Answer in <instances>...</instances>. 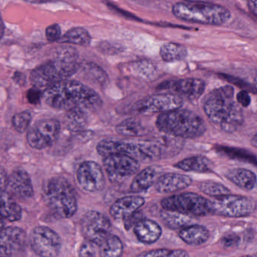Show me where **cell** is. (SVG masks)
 <instances>
[{"instance_id": "1", "label": "cell", "mask_w": 257, "mask_h": 257, "mask_svg": "<svg viewBox=\"0 0 257 257\" xmlns=\"http://www.w3.org/2000/svg\"><path fill=\"white\" fill-rule=\"evenodd\" d=\"M45 101L61 109H98L102 105L99 94L89 87L76 81L64 80L45 90Z\"/></svg>"}, {"instance_id": "2", "label": "cell", "mask_w": 257, "mask_h": 257, "mask_svg": "<svg viewBox=\"0 0 257 257\" xmlns=\"http://www.w3.org/2000/svg\"><path fill=\"white\" fill-rule=\"evenodd\" d=\"M234 94L231 85L221 87L209 94L204 105L209 120L227 133L235 132L243 121V110L234 100Z\"/></svg>"}, {"instance_id": "3", "label": "cell", "mask_w": 257, "mask_h": 257, "mask_svg": "<svg viewBox=\"0 0 257 257\" xmlns=\"http://www.w3.org/2000/svg\"><path fill=\"white\" fill-rule=\"evenodd\" d=\"M156 126L162 133L179 139L199 138L206 132L202 118L188 109H178L161 114L158 117Z\"/></svg>"}, {"instance_id": "4", "label": "cell", "mask_w": 257, "mask_h": 257, "mask_svg": "<svg viewBox=\"0 0 257 257\" xmlns=\"http://www.w3.org/2000/svg\"><path fill=\"white\" fill-rule=\"evenodd\" d=\"M97 151L103 157L121 154L132 158L138 162H153L163 158L159 139L143 142L105 139L97 144Z\"/></svg>"}, {"instance_id": "5", "label": "cell", "mask_w": 257, "mask_h": 257, "mask_svg": "<svg viewBox=\"0 0 257 257\" xmlns=\"http://www.w3.org/2000/svg\"><path fill=\"white\" fill-rule=\"evenodd\" d=\"M172 13L180 20L201 25H222L231 19L228 9L210 3H177L173 6Z\"/></svg>"}, {"instance_id": "6", "label": "cell", "mask_w": 257, "mask_h": 257, "mask_svg": "<svg viewBox=\"0 0 257 257\" xmlns=\"http://www.w3.org/2000/svg\"><path fill=\"white\" fill-rule=\"evenodd\" d=\"M76 55L61 56L36 68L31 73V80L34 86L45 90L74 74L78 70Z\"/></svg>"}, {"instance_id": "7", "label": "cell", "mask_w": 257, "mask_h": 257, "mask_svg": "<svg viewBox=\"0 0 257 257\" xmlns=\"http://www.w3.org/2000/svg\"><path fill=\"white\" fill-rule=\"evenodd\" d=\"M45 195L50 208L61 217H72L77 211L74 189L64 177H55L49 180Z\"/></svg>"}, {"instance_id": "8", "label": "cell", "mask_w": 257, "mask_h": 257, "mask_svg": "<svg viewBox=\"0 0 257 257\" xmlns=\"http://www.w3.org/2000/svg\"><path fill=\"white\" fill-rule=\"evenodd\" d=\"M161 205L167 211L176 212L189 217L211 213L210 201L194 192H184L164 198Z\"/></svg>"}, {"instance_id": "9", "label": "cell", "mask_w": 257, "mask_h": 257, "mask_svg": "<svg viewBox=\"0 0 257 257\" xmlns=\"http://www.w3.org/2000/svg\"><path fill=\"white\" fill-rule=\"evenodd\" d=\"M255 208V201L242 195H223L210 201V213L225 217H243Z\"/></svg>"}, {"instance_id": "10", "label": "cell", "mask_w": 257, "mask_h": 257, "mask_svg": "<svg viewBox=\"0 0 257 257\" xmlns=\"http://www.w3.org/2000/svg\"><path fill=\"white\" fill-rule=\"evenodd\" d=\"M34 252L41 257H58L61 250V239L58 233L46 226H37L30 235Z\"/></svg>"}, {"instance_id": "11", "label": "cell", "mask_w": 257, "mask_h": 257, "mask_svg": "<svg viewBox=\"0 0 257 257\" xmlns=\"http://www.w3.org/2000/svg\"><path fill=\"white\" fill-rule=\"evenodd\" d=\"M112 225L110 221L100 212H87L81 220V231L88 241L100 245L110 235Z\"/></svg>"}, {"instance_id": "12", "label": "cell", "mask_w": 257, "mask_h": 257, "mask_svg": "<svg viewBox=\"0 0 257 257\" xmlns=\"http://www.w3.org/2000/svg\"><path fill=\"white\" fill-rule=\"evenodd\" d=\"M61 126L53 118L40 120L36 123L28 133L27 139L32 148L42 150L52 145L60 134Z\"/></svg>"}, {"instance_id": "13", "label": "cell", "mask_w": 257, "mask_h": 257, "mask_svg": "<svg viewBox=\"0 0 257 257\" xmlns=\"http://www.w3.org/2000/svg\"><path fill=\"white\" fill-rule=\"evenodd\" d=\"M103 166L112 183L119 182L135 175L140 168L138 161L121 154H112L103 157Z\"/></svg>"}, {"instance_id": "14", "label": "cell", "mask_w": 257, "mask_h": 257, "mask_svg": "<svg viewBox=\"0 0 257 257\" xmlns=\"http://www.w3.org/2000/svg\"><path fill=\"white\" fill-rule=\"evenodd\" d=\"M183 100L175 94H159L151 96L138 102L136 110L143 114L166 113L180 109Z\"/></svg>"}, {"instance_id": "15", "label": "cell", "mask_w": 257, "mask_h": 257, "mask_svg": "<svg viewBox=\"0 0 257 257\" xmlns=\"http://www.w3.org/2000/svg\"><path fill=\"white\" fill-rule=\"evenodd\" d=\"M159 89L167 90L169 94H175L182 99L190 101L198 100L204 93L205 84L202 80L195 78L171 80L161 84Z\"/></svg>"}, {"instance_id": "16", "label": "cell", "mask_w": 257, "mask_h": 257, "mask_svg": "<svg viewBox=\"0 0 257 257\" xmlns=\"http://www.w3.org/2000/svg\"><path fill=\"white\" fill-rule=\"evenodd\" d=\"M77 180L81 187L87 192H100L105 186V177L101 167L91 161L81 164L77 171Z\"/></svg>"}, {"instance_id": "17", "label": "cell", "mask_w": 257, "mask_h": 257, "mask_svg": "<svg viewBox=\"0 0 257 257\" xmlns=\"http://www.w3.org/2000/svg\"><path fill=\"white\" fill-rule=\"evenodd\" d=\"M25 231L19 227L0 229V257H13L20 253L26 244Z\"/></svg>"}, {"instance_id": "18", "label": "cell", "mask_w": 257, "mask_h": 257, "mask_svg": "<svg viewBox=\"0 0 257 257\" xmlns=\"http://www.w3.org/2000/svg\"><path fill=\"white\" fill-rule=\"evenodd\" d=\"M7 192L15 199L28 200L34 195V188L29 174L22 169L16 170L7 178Z\"/></svg>"}, {"instance_id": "19", "label": "cell", "mask_w": 257, "mask_h": 257, "mask_svg": "<svg viewBox=\"0 0 257 257\" xmlns=\"http://www.w3.org/2000/svg\"><path fill=\"white\" fill-rule=\"evenodd\" d=\"M192 183V178L189 176L177 173H167L156 180L155 188L159 193L169 194L187 189Z\"/></svg>"}, {"instance_id": "20", "label": "cell", "mask_w": 257, "mask_h": 257, "mask_svg": "<svg viewBox=\"0 0 257 257\" xmlns=\"http://www.w3.org/2000/svg\"><path fill=\"white\" fill-rule=\"evenodd\" d=\"M144 203V198L138 195L122 197L112 204L109 209V213L115 220H123L132 213L138 211Z\"/></svg>"}, {"instance_id": "21", "label": "cell", "mask_w": 257, "mask_h": 257, "mask_svg": "<svg viewBox=\"0 0 257 257\" xmlns=\"http://www.w3.org/2000/svg\"><path fill=\"white\" fill-rule=\"evenodd\" d=\"M134 231L137 238L144 243H155L160 238L162 229L160 225L152 220L144 218L134 227Z\"/></svg>"}, {"instance_id": "22", "label": "cell", "mask_w": 257, "mask_h": 257, "mask_svg": "<svg viewBox=\"0 0 257 257\" xmlns=\"http://www.w3.org/2000/svg\"><path fill=\"white\" fill-rule=\"evenodd\" d=\"M178 235L187 244L198 246L207 241L210 233L204 225H190L180 229Z\"/></svg>"}, {"instance_id": "23", "label": "cell", "mask_w": 257, "mask_h": 257, "mask_svg": "<svg viewBox=\"0 0 257 257\" xmlns=\"http://www.w3.org/2000/svg\"><path fill=\"white\" fill-rule=\"evenodd\" d=\"M159 168L157 166L147 167L141 172L137 174L132 180L130 186L131 192L133 193H139L147 190L151 187L157 180Z\"/></svg>"}, {"instance_id": "24", "label": "cell", "mask_w": 257, "mask_h": 257, "mask_svg": "<svg viewBox=\"0 0 257 257\" xmlns=\"http://www.w3.org/2000/svg\"><path fill=\"white\" fill-rule=\"evenodd\" d=\"M22 210L14 198L7 191L0 192V216L10 222L19 220Z\"/></svg>"}, {"instance_id": "25", "label": "cell", "mask_w": 257, "mask_h": 257, "mask_svg": "<svg viewBox=\"0 0 257 257\" xmlns=\"http://www.w3.org/2000/svg\"><path fill=\"white\" fill-rule=\"evenodd\" d=\"M225 177L231 183L246 190H252L256 184V176L244 168H234L227 171Z\"/></svg>"}, {"instance_id": "26", "label": "cell", "mask_w": 257, "mask_h": 257, "mask_svg": "<svg viewBox=\"0 0 257 257\" xmlns=\"http://www.w3.org/2000/svg\"><path fill=\"white\" fill-rule=\"evenodd\" d=\"M175 167L189 172L206 173L213 169V162L204 156H193L177 162Z\"/></svg>"}, {"instance_id": "27", "label": "cell", "mask_w": 257, "mask_h": 257, "mask_svg": "<svg viewBox=\"0 0 257 257\" xmlns=\"http://www.w3.org/2000/svg\"><path fill=\"white\" fill-rule=\"evenodd\" d=\"M118 135L124 137H143L148 134V129L136 118H127L116 126Z\"/></svg>"}, {"instance_id": "28", "label": "cell", "mask_w": 257, "mask_h": 257, "mask_svg": "<svg viewBox=\"0 0 257 257\" xmlns=\"http://www.w3.org/2000/svg\"><path fill=\"white\" fill-rule=\"evenodd\" d=\"M100 257H121L123 243L118 236L110 234L100 245Z\"/></svg>"}, {"instance_id": "29", "label": "cell", "mask_w": 257, "mask_h": 257, "mask_svg": "<svg viewBox=\"0 0 257 257\" xmlns=\"http://www.w3.org/2000/svg\"><path fill=\"white\" fill-rule=\"evenodd\" d=\"M160 55L162 59L167 62L181 61L187 57L186 48L178 43H165L160 49Z\"/></svg>"}, {"instance_id": "30", "label": "cell", "mask_w": 257, "mask_h": 257, "mask_svg": "<svg viewBox=\"0 0 257 257\" xmlns=\"http://www.w3.org/2000/svg\"><path fill=\"white\" fill-rule=\"evenodd\" d=\"M60 41L78 46H87L91 43V37L86 30L76 28L66 33L64 37L60 39Z\"/></svg>"}, {"instance_id": "31", "label": "cell", "mask_w": 257, "mask_h": 257, "mask_svg": "<svg viewBox=\"0 0 257 257\" xmlns=\"http://www.w3.org/2000/svg\"><path fill=\"white\" fill-rule=\"evenodd\" d=\"M162 217L165 225L174 229H177V228L182 229L188 225H190L192 222V219L189 216H185L176 212L167 211V210H165L162 213Z\"/></svg>"}, {"instance_id": "32", "label": "cell", "mask_w": 257, "mask_h": 257, "mask_svg": "<svg viewBox=\"0 0 257 257\" xmlns=\"http://www.w3.org/2000/svg\"><path fill=\"white\" fill-rule=\"evenodd\" d=\"M199 189L205 195L215 197V198L230 194V190L226 186L213 181L202 182L200 183Z\"/></svg>"}, {"instance_id": "33", "label": "cell", "mask_w": 257, "mask_h": 257, "mask_svg": "<svg viewBox=\"0 0 257 257\" xmlns=\"http://www.w3.org/2000/svg\"><path fill=\"white\" fill-rule=\"evenodd\" d=\"M136 257H189L184 249H156L145 251Z\"/></svg>"}, {"instance_id": "34", "label": "cell", "mask_w": 257, "mask_h": 257, "mask_svg": "<svg viewBox=\"0 0 257 257\" xmlns=\"http://www.w3.org/2000/svg\"><path fill=\"white\" fill-rule=\"evenodd\" d=\"M31 119H32V115L27 111L16 114L13 118V127L17 132L23 133L29 127Z\"/></svg>"}, {"instance_id": "35", "label": "cell", "mask_w": 257, "mask_h": 257, "mask_svg": "<svg viewBox=\"0 0 257 257\" xmlns=\"http://www.w3.org/2000/svg\"><path fill=\"white\" fill-rule=\"evenodd\" d=\"M144 219V216L141 212H135V213H132V215L126 217L125 219H123L124 220V228L127 230H129L132 227H135L137 223H138L140 221Z\"/></svg>"}, {"instance_id": "36", "label": "cell", "mask_w": 257, "mask_h": 257, "mask_svg": "<svg viewBox=\"0 0 257 257\" xmlns=\"http://www.w3.org/2000/svg\"><path fill=\"white\" fill-rule=\"evenodd\" d=\"M61 31L59 25H52L46 30V37L51 42L56 41L61 39Z\"/></svg>"}, {"instance_id": "37", "label": "cell", "mask_w": 257, "mask_h": 257, "mask_svg": "<svg viewBox=\"0 0 257 257\" xmlns=\"http://www.w3.org/2000/svg\"><path fill=\"white\" fill-rule=\"evenodd\" d=\"M94 254H95V249H94V243L88 240L84 242L79 249V257H94Z\"/></svg>"}, {"instance_id": "38", "label": "cell", "mask_w": 257, "mask_h": 257, "mask_svg": "<svg viewBox=\"0 0 257 257\" xmlns=\"http://www.w3.org/2000/svg\"><path fill=\"white\" fill-rule=\"evenodd\" d=\"M236 100L239 106L241 107H247L250 104L251 99L246 91H241L237 94Z\"/></svg>"}, {"instance_id": "39", "label": "cell", "mask_w": 257, "mask_h": 257, "mask_svg": "<svg viewBox=\"0 0 257 257\" xmlns=\"http://www.w3.org/2000/svg\"><path fill=\"white\" fill-rule=\"evenodd\" d=\"M239 237L235 234H228L224 236L222 239V243L226 247H233L238 243Z\"/></svg>"}, {"instance_id": "40", "label": "cell", "mask_w": 257, "mask_h": 257, "mask_svg": "<svg viewBox=\"0 0 257 257\" xmlns=\"http://www.w3.org/2000/svg\"><path fill=\"white\" fill-rule=\"evenodd\" d=\"M41 97V93L37 88L29 90L28 93V99L31 103H37Z\"/></svg>"}, {"instance_id": "41", "label": "cell", "mask_w": 257, "mask_h": 257, "mask_svg": "<svg viewBox=\"0 0 257 257\" xmlns=\"http://www.w3.org/2000/svg\"><path fill=\"white\" fill-rule=\"evenodd\" d=\"M7 175L5 170L0 167V192L4 191L7 186Z\"/></svg>"}, {"instance_id": "42", "label": "cell", "mask_w": 257, "mask_h": 257, "mask_svg": "<svg viewBox=\"0 0 257 257\" xmlns=\"http://www.w3.org/2000/svg\"><path fill=\"white\" fill-rule=\"evenodd\" d=\"M248 9L249 12L253 15L255 17H256L257 15V6L256 1H248L247 2Z\"/></svg>"}, {"instance_id": "43", "label": "cell", "mask_w": 257, "mask_h": 257, "mask_svg": "<svg viewBox=\"0 0 257 257\" xmlns=\"http://www.w3.org/2000/svg\"><path fill=\"white\" fill-rule=\"evenodd\" d=\"M4 22H3L2 16H1V14H0V40L2 39L3 36H4Z\"/></svg>"}, {"instance_id": "44", "label": "cell", "mask_w": 257, "mask_h": 257, "mask_svg": "<svg viewBox=\"0 0 257 257\" xmlns=\"http://www.w3.org/2000/svg\"><path fill=\"white\" fill-rule=\"evenodd\" d=\"M252 146L254 147H256V136L255 135H254L253 138H252Z\"/></svg>"}, {"instance_id": "45", "label": "cell", "mask_w": 257, "mask_h": 257, "mask_svg": "<svg viewBox=\"0 0 257 257\" xmlns=\"http://www.w3.org/2000/svg\"><path fill=\"white\" fill-rule=\"evenodd\" d=\"M3 228H4V219L0 216V229H2Z\"/></svg>"}, {"instance_id": "46", "label": "cell", "mask_w": 257, "mask_h": 257, "mask_svg": "<svg viewBox=\"0 0 257 257\" xmlns=\"http://www.w3.org/2000/svg\"><path fill=\"white\" fill-rule=\"evenodd\" d=\"M242 257H253V256H252V255H243V256H242Z\"/></svg>"}]
</instances>
